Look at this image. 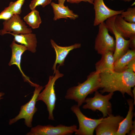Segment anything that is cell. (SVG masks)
<instances>
[{"label": "cell", "mask_w": 135, "mask_h": 135, "mask_svg": "<svg viewBox=\"0 0 135 135\" xmlns=\"http://www.w3.org/2000/svg\"><path fill=\"white\" fill-rule=\"evenodd\" d=\"M100 76L101 94L118 91L124 97L126 93L134 98L132 88L135 85V72L128 69L120 72L106 70L100 73Z\"/></svg>", "instance_id": "6da1fadb"}, {"label": "cell", "mask_w": 135, "mask_h": 135, "mask_svg": "<svg viewBox=\"0 0 135 135\" xmlns=\"http://www.w3.org/2000/svg\"><path fill=\"white\" fill-rule=\"evenodd\" d=\"M100 88V73L96 71L90 72L86 80L78 85L70 88L67 91L66 99L74 100L80 106L84 103L86 97Z\"/></svg>", "instance_id": "7a4b0ae2"}, {"label": "cell", "mask_w": 135, "mask_h": 135, "mask_svg": "<svg viewBox=\"0 0 135 135\" xmlns=\"http://www.w3.org/2000/svg\"><path fill=\"white\" fill-rule=\"evenodd\" d=\"M57 67L54 76H50L47 84L45 86L44 90L38 94L37 101L41 100L46 105L48 112V118L50 120H54L53 112L55 106L56 100L54 86L56 81L62 77L64 74L60 72Z\"/></svg>", "instance_id": "3957f363"}, {"label": "cell", "mask_w": 135, "mask_h": 135, "mask_svg": "<svg viewBox=\"0 0 135 135\" xmlns=\"http://www.w3.org/2000/svg\"><path fill=\"white\" fill-rule=\"evenodd\" d=\"M114 93H109L103 95L97 90L95 92L94 96L86 98L83 106L84 109H88L94 111L98 110L102 113L103 117L105 118L112 114V106L109 101L112 98Z\"/></svg>", "instance_id": "277c9868"}, {"label": "cell", "mask_w": 135, "mask_h": 135, "mask_svg": "<svg viewBox=\"0 0 135 135\" xmlns=\"http://www.w3.org/2000/svg\"><path fill=\"white\" fill-rule=\"evenodd\" d=\"M33 94L29 102L21 106L18 114L14 118L10 120L9 124L11 125L22 119H24L25 124L31 128L33 116L37 110L36 107L38 96L44 87L37 84L35 87Z\"/></svg>", "instance_id": "5b68a950"}, {"label": "cell", "mask_w": 135, "mask_h": 135, "mask_svg": "<svg viewBox=\"0 0 135 135\" xmlns=\"http://www.w3.org/2000/svg\"><path fill=\"white\" fill-rule=\"evenodd\" d=\"M98 26V32L95 41V50L101 55L110 51L114 52L115 49V40L109 34L104 22Z\"/></svg>", "instance_id": "8992f818"}, {"label": "cell", "mask_w": 135, "mask_h": 135, "mask_svg": "<svg viewBox=\"0 0 135 135\" xmlns=\"http://www.w3.org/2000/svg\"><path fill=\"white\" fill-rule=\"evenodd\" d=\"M80 107L76 104L70 108L76 115L79 123V128L75 132V134L77 135H93L96 128L104 118L98 119L88 118L82 112Z\"/></svg>", "instance_id": "52a82bcc"}, {"label": "cell", "mask_w": 135, "mask_h": 135, "mask_svg": "<svg viewBox=\"0 0 135 135\" xmlns=\"http://www.w3.org/2000/svg\"><path fill=\"white\" fill-rule=\"evenodd\" d=\"M77 126H66L59 124L56 126L49 124L38 125L31 128L27 135H68L72 134L77 129Z\"/></svg>", "instance_id": "ba28073f"}, {"label": "cell", "mask_w": 135, "mask_h": 135, "mask_svg": "<svg viewBox=\"0 0 135 135\" xmlns=\"http://www.w3.org/2000/svg\"><path fill=\"white\" fill-rule=\"evenodd\" d=\"M116 16L107 19L105 22L109 32L115 38V49L114 52V62L124 54L129 49L130 40L124 38L115 29L114 22Z\"/></svg>", "instance_id": "9c48e42d"}, {"label": "cell", "mask_w": 135, "mask_h": 135, "mask_svg": "<svg viewBox=\"0 0 135 135\" xmlns=\"http://www.w3.org/2000/svg\"><path fill=\"white\" fill-rule=\"evenodd\" d=\"M2 24L3 28L0 30L1 35L10 32L19 34L32 32V29L28 27L18 14H13L10 19L4 20Z\"/></svg>", "instance_id": "30bf717a"}, {"label": "cell", "mask_w": 135, "mask_h": 135, "mask_svg": "<svg viewBox=\"0 0 135 135\" xmlns=\"http://www.w3.org/2000/svg\"><path fill=\"white\" fill-rule=\"evenodd\" d=\"M124 118L120 115L115 116L112 114L106 118H104L95 129L96 135H115L120 124Z\"/></svg>", "instance_id": "8fae6325"}, {"label": "cell", "mask_w": 135, "mask_h": 135, "mask_svg": "<svg viewBox=\"0 0 135 135\" xmlns=\"http://www.w3.org/2000/svg\"><path fill=\"white\" fill-rule=\"evenodd\" d=\"M93 4L95 12L93 23L94 26H98L112 16L120 14L124 10L112 9L106 6L103 0H94Z\"/></svg>", "instance_id": "7c38bea8"}, {"label": "cell", "mask_w": 135, "mask_h": 135, "mask_svg": "<svg viewBox=\"0 0 135 135\" xmlns=\"http://www.w3.org/2000/svg\"><path fill=\"white\" fill-rule=\"evenodd\" d=\"M50 42L52 47L54 49L56 54L55 61L52 68L54 70V74L56 70V64H59L57 67H58L64 66L65 58L70 51L74 49L80 48L81 44L75 43L70 46H62L58 45L52 39L50 40Z\"/></svg>", "instance_id": "4fadbf2b"}, {"label": "cell", "mask_w": 135, "mask_h": 135, "mask_svg": "<svg viewBox=\"0 0 135 135\" xmlns=\"http://www.w3.org/2000/svg\"><path fill=\"white\" fill-rule=\"evenodd\" d=\"M12 51V54L10 60L8 64L9 66L16 65L19 70L25 81L28 82L32 86H34L36 84L32 82L29 78L23 73L21 68L20 64L22 54L26 50L25 46L22 44H16L14 40L10 45Z\"/></svg>", "instance_id": "5bb4252c"}, {"label": "cell", "mask_w": 135, "mask_h": 135, "mask_svg": "<svg viewBox=\"0 0 135 135\" xmlns=\"http://www.w3.org/2000/svg\"><path fill=\"white\" fill-rule=\"evenodd\" d=\"M114 26L116 30L125 39L135 35V23H131L126 21L120 14L116 16Z\"/></svg>", "instance_id": "9a60e30c"}, {"label": "cell", "mask_w": 135, "mask_h": 135, "mask_svg": "<svg viewBox=\"0 0 135 135\" xmlns=\"http://www.w3.org/2000/svg\"><path fill=\"white\" fill-rule=\"evenodd\" d=\"M129 106L128 110L125 118L121 122L120 124L118 130L116 135H125L129 134L133 125L132 119L134 115V100L129 98L127 100Z\"/></svg>", "instance_id": "2e32d148"}, {"label": "cell", "mask_w": 135, "mask_h": 135, "mask_svg": "<svg viewBox=\"0 0 135 135\" xmlns=\"http://www.w3.org/2000/svg\"><path fill=\"white\" fill-rule=\"evenodd\" d=\"M14 37L13 40L26 46L28 50L32 53L36 51L37 41L35 34L32 33L15 34L12 32L8 33Z\"/></svg>", "instance_id": "e0dca14e"}, {"label": "cell", "mask_w": 135, "mask_h": 135, "mask_svg": "<svg viewBox=\"0 0 135 135\" xmlns=\"http://www.w3.org/2000/svg\"><path fill=\"white\" fill-rule=\"evenodd\" d=\"M50 4L53 10L54 14L53 19L54 21L62 18L75 20L78 17V14L74 13L68 6H66L64 4L52 2Z\"/></svg>", "instance_id": "ac0fdd59"}, {"label": "cell", "mask_w": 135, "mask_h": 135, "mask_svg": "<svg viewBox=\"0 0 135 135\" xmlns=\"http://www.w3.org/2000/svg\"><path fill=\"white\" fill-rule=\"evenodd\" d=\"M114 52L110 51L102 54L95 64L96 71L100 73L106 70L114 71Z\"/></svg>", "instance_id": "d6986e66"}, {"label": "cell", "mask_w": 135, "mask_h": 135, "mask_svg": "<svg viewBox=\"0 0 135 135\" xmlns=\"http://www.w3.org/2000/svg\"><path fill=\"white\" fill-rule=\"evenodd\" d=\"M135 58V50L130 49L123 55L114 62V71L122 72L127 69L128 63Z\"/></svg>", "instance_id": "ffe728a7"}, {"label": "cell", "mask_w": 135, "mask_h": 135, "mask_svg": "<svg viewBox=\"0 0 135 135\" xmlns=\"http://www.w3.org/2000/svg\"><path fill=\"white\" fill-rule=\"evenodd\" d=\"M31 11L23 18L24 20L33 29L39 27L42 21L38 11L36 8Z\"/></svg>", "instance_id": "44dd1931"}, {"label": "cell", "mask_w": 135, "mask_h": 135, "mask_svg": "<svg viewBox=\"0 0 135 135\" xmlns=\"http://www.w3.org/2000/svg\"><path fill=\"white\" fill-rule=\"evenodd\" d=\"M25 0H17L15 2H11L8 6L5 8L12 12L14 14L19 15L22 12V7Z\"/></svg>", "instance_id": "7402d4cb"}, {"label": "cell", "mask_w": 135, "mask_h": 135, "mask_svg": "<svg viewBox=\"0 0 135 135\" xmlns=\"http://www.w3.org/2000/svg\"><path fill=\"white\" fill-rule=\"evenodd\" d=\"M126 21L131 23H135V7L128 8L120 14Z\"/></svg>", "instance_id": "603a6c76"}, {"label": "cell", "mask_w": 135, "mask_h": 135, "mask_svg": "<svg viewBox=\"0 0 135 135\" xmlns=\"http://www.w3.org/2000/svg\"><path fill=\"white\" fill-rule=\"evenodd\" d=\"M52 0H32L29 4V7L31 10L35 9L38 6H40L44 7L50 4Z\"/></svg>", "instance_id": "cb8c5ba5"}, {"label": "cell", "mask_w": 135, "mask_h": 135, "mask_svg": "<svg viewBox=\"0 0 135 135\" xmlns=\"http://www.w3.org/2000/svg\"><path fill=\"white\" fill-rule=\"evenodd\" d=\"M13 14L12 12L5 8L0 13V20H7L11 18Z\"/></svg>", "instance_id": "d4e9b609"}, {"label": "cell", "mask_w": 135, "mask_h": 135, "mask_svg": "<svg viewBox=\"0 0 135 135\" xmlns=\"http://www.w3.org/2000/svg\"><path fill=\"white\" fill-rule=\"evenodd\" d=\"M126 69H130L135 72V58L130 61L126 66Z\"/></svg>", "instance_id": "484cf974"}, {"label": "cell", "mask_w": 135, "mask_h": 135, "mask_svg": "<svg viewBox=\"0 0 135 135\" xmlns=\"http://www.w3.org/2000/svg\"><path fill=\"white\" fill-rule=\"evenodd\" d=\"M66 1L71 3L78 4L81 2H88L90 4H93L94 0H66Z\"/></svg>", "instance_id": "4316f807"}, {"label": "cell", "mask_w": 135, "mask_h": 135, "mask_svg": "<svg viewBox=\"0 0 135 135\" xmlns=\"http://www.w3.org/2000/svg\"><path fill=\"white\" fill-rule=\"evenodd\" d=\"M129 48L131 49L135 50V35L134 36L130 38Z\"/></svg>", "instance_id": "83f0119b"}, {"label": "cell", "mask_w": 135, "mask_h": 135, "mask_svg": "<svg viewBox=\"0 0 135 135\" xmlns=\"http://www.w3.org/2000/svg\"><path fill=\"white\" fill-rule=\"evenodd\" d=\"M129 135H135V120L133 121V127L130 131L129 134H128Z\"/></svg>", "instance_id": "f1b7e54d"}, {"label": "cell", "mask_w": 135, "mask_h": 135, "mask_svg": "<svg viewBox=\"0 0 135 135\" xmlns=\"http://www.w3.org/2000/svg\"><path fill=\"white\" fill-rule=\"evenodd\" d=\"M133 89L132 90V92L134 96V105L135 104V88L134 86L133 87Z\"/></svg>", "instance_id": "f546056e"}, {"label": "cell", "mask_w": 135, "mask_h": 135, "mask_svg": "<svg viewBox=\"0 0 135 135\" xmlns=\"http://www.w3.org/2000/svg\"><path fill=\"white\" fill-rule=\"evenodd\" d=\"M66 0H58V3L64 4V3Z\"/></svg>", "instance_id": "4dcf8cb0"}, {"label": "cell", "mask_w": 135, "mask_h": 135, "mask_svg": "<svg viewBox=\"0 0 135 135\" xmlns=\"http://www.w3.org/2000/svg\"><path fill=\"white\" fill-rule=\"evenodd\" d=\"M4 94L3 93L0 92V100L2 98V97L3 96Z\"/></svg>", "instance_id": "1f68e13d"}, {"label": "cell", "mask_w": 135, "mask_h": 135, "mask_svg": "<svg viewBox=\"0 0 135 135\" xmlns=\"http://www.w3.org/2000/svg\"><path fill=\"white\" fill-rule=\"evenodd\" d=\"M121 0L123 1L124 2H130L133 0Z\"/></svg>", "instance_id": "d6a6232c"}, {"label": "cell", "mask_w": 135, "mask_h": 135, "mask_svg": "<svg viewBox=\"0 0 135 135\" xmlns=\"http://www.w3.org/2000/svg\"></svg>", "instance_id": "836d02e7"}]
</instances>
